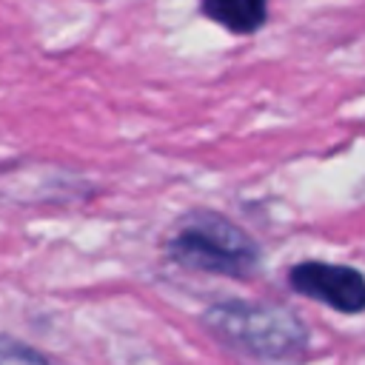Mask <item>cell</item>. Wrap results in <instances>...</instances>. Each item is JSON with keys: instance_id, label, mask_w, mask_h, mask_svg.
<instances>
[{"instance_id": "1", "label": "cell", "mask_w": 365, "mask_h": 365, "mask_svg": "<svg viewBox=\"0 0 365 365\" xmlns=\"http://www.w3.org/2000/svg\"><path fill=\"white\" fill-rule=\"evenodd\" d=\"M202 325L225 348L259 362L294 359L308 345V328L294 311L259 299L214 302L205 308Z\"/></svg>"}, {"instance_id": "4", "label": "cell", "mask_w": 365, "mask_h": 365, "mask_svg": "<svg viewBox=\"0 0 365 365\" xmlns=\"http://www.w3.org/2000/svg\"><path fill=\"white\" fill-rule=\"evenodd\" d=\"M200 14L231 34H254L268 20V0H200Z\"/></svg>"}, {"instance_id": "3", "label": "cell", "mask_w": 365, "mask_h": 365, "mask_svg": "<svg viewBox=\"0 0 365 365\" xmlns=\"http://www.w3.org/2000/svg\"><path fill=\"white\" fill-rule=\"evenodd\" d=\"M288 285L291 291L325 302L342 314H359L365 308V277L351 265L305 259L288 268Z\"/></svg>"}, {"instance_id": "5", "label": "cell", "mask_w": 365, "mask_h": 365, "mask_svg": "<svg viewBox=\"0 0 365 365\" xmlns=\"http://www.w3.org/2000/svg\"><path fill=\"white\" fill-rule=\"evenodd\" d=\"M0 365H51V359L17 336L0 334Z\"/></svg>"}, {"instance_id": "2", "label": "cell", "mask_w": 365, "mask_h": 365, "mask_svg": "<svg viewBox=\"0 0 365 365\" xmlns=\"http://www.w3.org/2000/svg\"><path fill=\"white\" fill-rule=\"evenodd\" d=\"M165 257L188 271L242 279L259 271L262 248L234 220L217 211L197 208L182 214L168 231Z\"/></svg>"}]
</instances>
